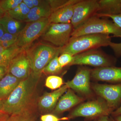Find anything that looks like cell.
I'll return each instance as SVG.
<instances>
[{"instance_id": "6da1fadb", "label": "cell", "mask_w": 121, "mask_h": 121, "mask_svg": "<svg viewBox=\"0 0 121 121\" xmlns=\"http://www.w3.org/2000/svg\"><path fill=\"white\" fill-rule=\"evenodd\" d=\"M41 75L32 72L22 80L7 99L2 101V110L9 116L26 111L37 109V84Z\"/></svg>"}, {"instance_id": "7a4b0ae2", "label": "cell", "mask_w": 121, "mask_h": 121, "mask_svg": "<svg viewBox=\"0 0 121 121\" xmlns=\"http://www.w3.org/2000/svg\"><path fill=\"white\" fill-rule=\"evenodd\" d=\"M111 42L109 35L91 34L71 37L67 44L62 48L60 54L68 53L74 56L101 47L109 46Z\"/></svg>"}, {"instance_id": "3957f363", "label": "cell", "mask_w": 121, "mask_h": 121, "mask_svg": "<svg viewBox=\"0 0 121 121\" xmlns=\"http://www.w3.org/2000/svg\"><path fill=\"white\" fill-rule=\"evenodd\" d=\"M62 48L39 42L25 49L33 73L41 75L44 69L50 61L60 54Z\"/></svg>"}, {"instance_id": "277c9868", "label": "cell", "mask_w": 121, "mask_h": 121, "mask_svg": "<svg viewBox=\"0 0 121 121\" xmlns=\"http://www.w3.org/2000/svg\"><path fill=\"white\" fill-rule=\"evenodd\" d=\"M91 34H112L114 37H119L121 36V29L112 21L101 19L95 15L80 27L73 30L71 37Z\"/></svg>"}, {"instance_id": "5b68a950", "label": "cell", "mask_w": 121, "mask_h": 121, "mask_svg": "<svg viewBox=\"0 0 121 121\" xmlns=\"http://www.w3.org/2000/svg\"><path fill=\"white\" fill-rule=\"evenodd\" d=\"M117 59L101 50L94 49L73 56L70 66L74 65H89L95 68L115 66Z\"/></svg>"}, {"instance_id": "8992f818", "label": "cell", "mask_w": 121, "mask_h": 121, "mask_svg": "<svg viewBox=\"0 0 121 121\" xmlns=\"http://www.w3.org/2000/svg\"><path fill=\"white\" fill-rule=\"evenodd\" d=\"M50 24L48 18L26 23L17 36L15 44L25 49L29 47L35 40L43 35Z\"/></svg>"}, {"instance_id": "52a82bcc", "label": "cell", "mask_w": 121, "mask_h": 121, "mask_svg": "<svg viewBox=\"0 0 121 121\" xmlns=\"http://www.w3.org/2000/svg\"><path fill=\"white\" fill-rule=\"evenodd\" d=\"M114 110L103 99H98L84 103L76 107L71 112L68 118L83 117L94 118L108 116Z\"/></svg>"}, {"instance_id": "ba28073f", "label": "cell", "mask_w": 121, "mask_h": 121, "mask_svg": "<svg viewBox=\"0 0 121 121\" xmlns=\"http://www.w3.org/2000/svg\"><path fill=\"white\" fill-rule=\"evenodd\" d=\"M73 30L71 23H50L41 36L42 39L57 47L62 48L67 44Z\"/></svg>"}, {"instance_id": "9c48e42d", "label": "cell", "mask_w": 121, "mask_h": 121, "mask_svg": "<svg viewBox=\"0 0 121 121\" xmlns=\"http://www.w3.org/2000/svg\"><path fill=\"white\" fill-rule=\"evenodd\" d=\"M99 7L98 0H79L76 3L70 23L73 30L95 16Z\"/></svg>"}, {"instance_id": "30bf717a", "label": "cell", "mask_w": 121, "mask_h": 121, "mask_svg": "<svg viewBox=\"0 0 121 121\" xmlns=\"http://www.w3.org/2000/svg\"><path fill=\"white\" fill-rule=\"evenodd\" d=\"M96 94L103 98L114 111L121 103V83L115 84L95 83L91 86Z\"/></svg>"}, {"instance_id": "8fae6325", "label": "cell", "mask_w": 121, "mask_h": 121, "mask_svg": "<svg viewBox=\"0 0 121 121\" xmlns=\"http://www.w3.org/2000/svg\"><path fill=\"white\" fill-rule=\"evenodd\" d=\"M91 70L82 67L78 70L73 79L68 81L65 84L69 89L74 90L85 97L92 95L90 78Z\"/></svg>"}, {"instance_id": "7c38bea8", "label": "cell", "mask_w": 121, "mask_h": 121, "mask_svg": "<svg viewBox=\"0 0 121 121\" xmlns=\"http://www.w3.org/2000/svg\"><path fill=\"white\" fill-rule=\"evenodd\" d=\"M31 72V63L25 50L15 57L8 67V73L22 80L28 78Z\"/></svg>"}, {"instance_id": "4fadbf2b", "label": "cell", "mask_w": 121, "mask_h": 121, "mask_svg": "<svg viewBox=\"0 0 121 121\" xmlns=\"http://www.w3.org/2000/svg\"><path fill=\"white\" fill-rule=\"evenodd\" d=\"M91 78L97 81L121 83V67L112 66L95 68L91 70Z\"/></svg>"}, {"instance_id": "5bb4252c", "label": "cell", "mask_w": 121, "mask_h": 121, "mask_svg": "<svg viewBox=\"0 0 121 121\" xmlns=\"http://www.w3.org/2000/svg\"><path fill=\"white\" fill-rule=\"evenodd\" d=\"M68 89L67 86L65 84L53 92L45 93L38 99L37 107L40 110L44 112L52 110L55 107L59 99Z\"/></svg>"}, {"instance_id": "9a60e30c", "label": "cell", "mask_w": 121, "mask_h": 121, "mask_svg": "<svg viewBox=\"0 0 121 121\" xmlns=\"http://www.w3.org/2000/svg\"><path fill=\"white\" fill-rule=\"evenodd\" d=\"M84 98L76 95L73 90L68 89L66 93L60 98L54 112L56 113H62L83 102Z\"/></svg>"}, {"instance_id": "2e32d148", "label": "cell", "mask_w": 121, "mask_h": 121, "mask_svg": "<svg viewBox=\"0 0 121 121\" xmlns=\"http://www.w3.org/2000/svg\"><path fill=\"white\" fill-rule=\"evenodd\" d=\"M77 2L68 5L52 12L48 17L50 23H70L69 22L71 21L73 14L74 5Z\"/></svg>"}, {"instance_id": "e0dca14e", "label": "cell", "mask_w": 121, "mask_h": 121, "mask_svg": "<svg viewBox=\"0 0 121 121\" xmlns=\"http://www.w3.org/2000/svg\"><path fill=\"white\" fill-rule=\"evenodd\" d=\"M22 80L7 73L0 80V99H7Z\"/></svg>"}, {"instance_id": "ac0fdd59", "label": "cell", "mask_w": 121, "mask_h": 121, "mask_svg": "<svg viewBox=\"0 0 121 121\" xmlns=\"http://www.w3.org/2000/svg\"><path fill=\"white\" fill-rule=\"evenodd\" d=\"M26 23L13 18L7 13L0 18V24L5 32L13 35H18L23 30Z\"/></svg>"}, {"instance_id": "d6986e66", "label": "cell", "mask_w": 121, "mask_h": 121, "mask_svg": "<svg viewBox=\"0 0 121 121\" xmlns=\"http://www.w3.org/2000/svg\"><path fill=\"white\" fill-rule=\"evenodd\" d=\"M99 9L95 15L101 17L105 15H115L121 13V0H98Z\"/></svg>"}, {"instance_id": "ffe728a7", "label": "cell", "mask_w": 121, "mask_h": 121, "mask_svg": "<svg viewBox=\"0 0 121 121\" xmlns=\"http://www.w3.org/2000/svg\"><path fill=\"white\" fill-rule=\"evenodd\" d=\"M52 12L48 0L47 4L30 9L24 22H35L43 18H48Z\"/></svg>"}, {"instance_id": "44dd1931", "label": "cell", "mask_w": 121, "mask_h": 121, "mask_svg": "<svg viewBox=\"0 0 121 121\" xmlns=\"http://www.w3.org/2000/svg\"><path fill=\"white\" fill-rule=\"evenodd\" d=\"M25 50L15 44L5 49L0 54V66H5L8 67L11 61Z\"/></svg>"}, {"instance_id": "7402d4cb", "label": "cell", "mask_w": 121, "mask_h": 121, "mask_svg": "<svg viewBox=\"0 0 121 121\" xmlns=\"http://www.w3.org/2000/svg\"><path fill=\"white\" fill-rule=\"evenodd\" d=\"M30 9L23 2L15 9L6 13L15 19L24 22Z\"/></svg>"}, {"instance_id": "603a6c76", "label": "cell", "mask_w": 121, "mask_h": 121, "mask_svg": "<svg viewBox=\"0 0 121 121\" xmlns=\"http://www.w3.org/2000/svg\"><path fill=\"white\" fill-rule=\"evenodd\" d=\"M36 109L30 110L12 115L8 121H35L36 119Z\"/></svg>"}, {"instance_id": "cb8c5ba5", "label": "cell", "mask_w": 121, "mask_h": 121, "mask_svg": "<svg viewBox=\"0 0 121 121\" xmlns=\"http://www.w3.org/2000/svg\"><path fill=\"white\" fill-rule=\"evenodd\" d=\"M58 56L57 55L51 60L44 69L43 72L49 74H56L62 71L63 68L60 66L58 62Z\"/></svg>"}, {"instance_id": "d4e9b609", "label": "cell", "mask_w": 121, "mask_h": 121, "mask_svg": "<svg viewBox=\"0 0 121 121\" xmlns=\"http://www.w3.org/2000/svg\"><path fill=\"white\" fill-rule=\"evenodd\" d=\"M63 80L61 77L56 75L48 76L45 80V85L52 90L59 89L63 84Z\"/></svg>"}, {"instance_id": "484cf974", "label": "cell", "mask_w": 121, "mask_h": 121, "mask_svg": "<svg viewBox=\"0 0 121 121\" xmlns=\"http://www.w3.org/2000/svg\"><path fill=\"white\" fill-rule=\"evenodd\" d=\"M18 35L5 32L0 39V45L6 49L15 44Z\"/></svg>"}, {"instance_id": "4316f807", "label": "cell", "mask_w": 121, "mask_h": 121, "mask_svg": "<svg viewBox=\"0 0 121 121\" xmlns=\"http://www.w3.org/2000/svg\"><path fill=\"white\" fill-rule=\"evenodd\" d=\"M52 12L71 4L76 3L79 0H48Z\"/></svg>"}, {"instance_id": "83f0119b", "label": "cell", "mask_w": 121, "mask_h": 121, "mask_svg": "<svg viewBox=\"0 0 121 121\" xmlns=\"http://www.w3.org/2000/svg\"><path fill=\"white\" fill-rule=\"evenodd\" d=\"M23 0H1L0 6L5 12L15 9L21 3Z\"/></svg>"}, {"instance_id": "f1b7e54d", "label": "cell", "mask_w": 121, "mask_h": 121, "mask_svg": "<svg viewBox=\"0 0 121 121\" xmlns=\"http://www.w3.org/2000/svg\"><path fill=\"white\" fill-rule=\"evenodd\" d=\"M73 59V56L68 54L63 53L60 54L58 57V62L62 68L66 66H69L72 62Z\"/></svg>"}, {"instance_id": "f546056e", "label": "cell", "mask_w": 121, "mask_h": 121, "mask_svg": "<svg viewBox=\"0 0 121 121\" xmlns=\"http://www.w3.org/2000/svg\"><path fill=\"white\" fill-rule=\"evenodd\" d=\"M119 37L121 38V36ZM111 48L114 52L115 56L117 57H120L121 56V43H116L111 42L109 45Z\"/></svg>"}, {"instance_id": "4dcf8cb0", "label": "cell", "mask_w": 121, "mask_h": 121, "mask_svg": "<svg viewBox=\"0 0 121 121\" xmlns=\"http://www.w3.org/2000/svg\"><path fill=\"white\" fill-rule=\"evenodd\" d=\"M69 119L68 117L59 118L54 115L48 114L43 115L41 116V121H60L61 120H66Z\"/></svg>"}, {"instance_id": "1f68e13d", "label": "cell", "mask_w": 121, "mask_h": 121, "mask_svg": "<svg viewBox=\"0 0 121 121\" xmlns=\"http://www.w3.org/2000/svg\"><path fill=\"white\" fill-rule=\"evenodd\" d=\"M109 17L117 26L121 29V13L119 14L115 15H105L101 17Z\"/></svg>"}, {"instance_id": "d6a6232c", "label": "cell", "mask_w": 121, "mask_h": 121, "mask_svg": "<svg viewBox=\"0 0 121 121\" xmlns=\"http://www.w3.org/2000/svg\"><path fill=\"white\" fill-rule=\"evenodd\" d=\"M9 116L3 111L2 110V100L0 99V121L7 120L8 119Z\"/></svg>"}, {"instance_id": "836d02e7", "label": "cell", "mask_w": 121, "mask_h": 121, "mask_svg": "<svg viewBox=\"0 0 121 121\" xmlns=\"http://www.w3.org/2000/svg\"><path fill=\"white\" fill-rule=\"evenodd\" d=\"M33 4L34 7H39L47 4L48 0H32Z\"/></svg>"}, {"instance_id": "e575fe53", "label": "cell", "mask_w": 121, "mask_h": 121, "mask_svg": "<svg viewBox=\"0 0 121 121\" xmlns=\"http://www.w3.org/2000/svg\"><path fill=\"white\" fill-rule=\"evenodd\" d=\"M8 73V67L4 66H0V80Z\"/></svg>"}, {"instance_id": "d590c367", "label": "cell", "mask_w": 121, "mask_h": 121, "mask_svg": "<svg viewBox=\"0 0 121 121\" xmlns=\"http://www.w3.org/2000/svg\"><path fill=\"white\" fill-rule=\"evenodd\" d=\"M111 114L113 117H117L121 115V106L119 107L117 109L115 110L114 111H113L111 113Z\"/></svg>"}, {"instance_id": "8d00e7d4", "label": "cell", "mask_w": 121, "mask_h": 121, "mask_svg": "<svg viewBox=\"0 0 121 121\" xmlns=\"http://www.w3.org/2000/svg\"><path fill=\"white\" fill-rule=\"evenodd\" d=\"M23 2L30 9L34 8V6L33 4L32 0H23Z\"/></svg>"}, {"instance_id": "74e56055", "label": "cell", "mask_w": 121, "mask_h": 121, "mask_svg": "<svg viewBox=\"0 0 121 121\" xmlns=\"http://www.w3.org/2000/svg\"><path fill=\"white\" fill-rule=\"evenodd\" d=\"M98 121H112L111 118H109L108 116H104L99 117Z\"/></svg>"}, {"instance_id": "f35d334b", "label": "cell", "mask_w": 121, "mask_h": 121, "mask_svg": "<svg viewBox=\"0 0 121 121\" xmlns=\"http://www.w3.org/2000/svg\"><path fill=\"white\" fill-rule=\"evenodd\" d=\"M5 32V31L4 29L3 28V26L1 24H0V39L3 36V35H4Z\"/></svg>"}, {"instance_id": "ab89813d", "label": "cell", "mask_w": 121, "mask_h": 121, "mask_svg": "<svg viewBox=\"0 0 121 121\" xmlns=\"http://www.w3.org/2000/svg\"><path fill=\"white\" fill-rule=\"evenodd\" d=\"M5 12L4 11V10L2 9L1 7L0 6V18L3 16L5 14Z\"/></svg>"}, {"instance_id": "60d3db41", "label": "cell", "mask_w": 121, "mask_h": 121, "mask_svg": "<svg viewBox=\"0 0 121 121\" xmlns=\"http://www.w3.org/2000/svg\"><path fill=\"white\" fill-rule=\"evenodd\" d=\"M114 119L116 121H121V115L114 117Z\"/></svg>"}, {"instance_id": "b9f144b4", "label": "cell", "mask_w": 121, "mask_h": 121, "mask_svg": "<svg viewBox=\"0 0 121 121\" xmlns=\"http://www.w3.org/2000/svg\"><path fill=\"white\" fill-rule=\"evenodd\" d=\"M5 50V49L0 45V54L3 52Z\"/></svg>"}, {"instance_id": "7bdbcfd3", "label": "cell", "mask_w": 121, "mask_h": 121, "mask_svg": "<svg viewBox=\"0 0 121 121\" xmlns=\"http://www.w3.org/2000/svg\"><path fill=\"white\" fill-rule=\"evenodd\" d=\"M111 119H112V121H116L114 119H113L112 118H111Z\"/></svg>"}, {"instance_id": "ee69618b", "label": "cell", "mask_w": 121, "mask_h": 121, "mask_svg": "<svg viewBox=\"0 0 121 121\" xmlns=\"http://www.w3.org/2000/svg\"><path fill=\"white\" fill-rule=\"evenodd\" d=\"M8 121V119H7V120H4V121Z\"/></svg>"}, {"instance_id": "f6af8a7d", "label": "cell", "mask_w": 121, "mask_h": 121, "mask_svg": "<svg viewBox=\"0 0 121 121\" xmlns=\"http://www.w3.org/2000/svg\"><path fill=\"white\" fill-rule=\"evenodd\" d=\"M1 0H0V2Z\"/></svg>"}]
</instances>
